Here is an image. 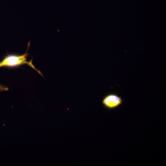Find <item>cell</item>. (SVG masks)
<instances>
[{
  "label": "cell",
  "instance_id": "obj_1",
  "mask_svg": "<svg viewBox=\"0 0 166 166\" xmlns=\"http://www.w3.org/2000/svg\"><path fill=\"white\" fill-rule=\"evenodd\" d=\"M28 53L26 52L24 54L18 55L10 54L5 56L2 61L0 62V67L2 66H14L23 64H27L36 70L33 65L32 61H27ZM37 71L38 72V70Z\"/></svg>",
  "mask_w": 166,
  "mask_h": 166
},
{
  "label": "cell",
  "instance_id": "obj_2",
  "mask_svg": "<svg viewBox=\"0 0 166 166\" xmlns=\"http://www.w3.org/2000/svg\"><path fill=\"white\" fill-rule=\"evenodd\" d=\"M123 100L117 94L110 93L105 95L102 100L103 106L108 110L115 109L122 104Z\"/></svg>",
  "mask_w": 166,
  "mask_h": 166
},
{
  "label": "cell",
  "instance_id": "obj_3",
  "mask_svg": "<svg viewBox=\"0 0 166 166\" xmlns=\"http://www.w3.org/2000/svg\"><path fill=\"white\" fill-rule=\"evenodd\" d=\"M8 89L6 87L0 85V91H6Z\"/></svg>",
  "mask_w": 166,
  "mask_h": 166
}]
</instances>
